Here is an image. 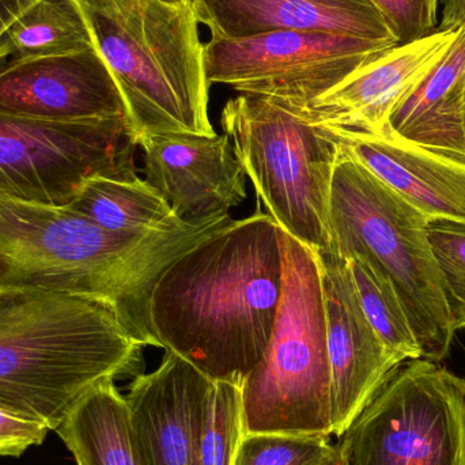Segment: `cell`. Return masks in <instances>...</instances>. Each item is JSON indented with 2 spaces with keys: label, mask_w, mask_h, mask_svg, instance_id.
<instances>
[{
  "label": "cell",
  "mask_w": 465,
  "mask_h": 465,
  "mask_svg": "<svg viewBox=\"0 0 465 465\" xmlns=\"http://www.w3.org/2000/svg\"><path fill=\"white\" fill-rule=\"evenodd\" d=\"M283 286L281 228L260 213L231 221L177 257L150 298L157 347L212 381L242 387L272 336Z\"/></svg>",
  "instance_id": "6da1fadb"
},
{
  "label": "cell",
  "mask_w": 465,
  "mask_h": 465,
  "mask_svg": "<svg viewBox=\"0 0 465 465\" xmlns=\"http://www.w3.org/2000/svg\"><path fill=\"white\" fill-rule=\"evenodd\" d=\"M231 221L223 214L153 231L114 232L70 207L0 196V290L105 301L136 341L157 347L149 306L158 279L177 257Z\"/></svg>",
  "instance_id": "7a4b0ae2"
},
{
  "label": "cell",
  "mask_w": 465,
  "mask_h": 465,
  "mask_svg": "<svg viewBox=\"0 0 465 465\" xmlns=\"http://www.w3.org/2000/svg\"><path fill=\"white\" fill-rule=\"evenodd\" d=\"M142 349L105 301L0 290V409L56 430L98 384L141 374Z\"/></svg>",
  "instance_id": "3957f363"
},
{
  "label": "cell",
  "mask_w": 465,
  "mask_h": 465,
  "mask_svg": "<svg viewBox=\"0 0 465 465\" xmlns=\"http://www.w3.org/2000/svg\"><path fill=\"white\" fill-rule=\"evenodd\" d=\"M78 2L122 93L136 146L163 134L215 135L195 3Z\"/></svg>",
  "instance_id": "277c9868"
},
{
  "label": "cell",
  "mask_w": 465,
  "mask_h": 465,
  "mask_svg": "<svg viewBox=\"0 0 465 465\" xmlns=\"http://www.w3.org/2000/svg\"><path fill=\"white\" fill-rule=\"evenodd\" d=\"M330 212L328 248L341 257H362L390 281L423 360L441 363L450 355L456 330L428 218L341 150Z\"/></svg>",
  "instance_id": "5b68a950"
},
{
  "label": "cell",
  "mask_w": 465,
  "mask_h": 465,
  "mask_svg": "<svg viewBox=\"0 0 465 465\" xmlns=\"http://www.w3.org/2000/svg\"><path fill=\"white\" fill-rule=\"evenodd\" d=\"M283 286L272 336L241 387L245 433L332 436L324 301L316 253L281 229Z\"/></svg>",
  "instance_id": "8992f818"
},
{
  "label": "cell",
  "mask_w": 465,
  "mask_h": 465,
  "mask_svg": "<svg viewBox=\"0 0 465 465\" xmlns=\"http://www.w3.org/2000/svg\"><path fill=\"white\" fill-rule=\"evenodd\" d=\"M221 124L259 202L279 228L311 251L331 242V190L341 154L335 136L259 95L226 103Z\"/></svg>",
  "instance_id": "52a82bcc"
},
{
  "label": "cell",
  "mask_w": 465,
  "mask_h": 465,
  "mask_svg": "<svg viewBox=\"0 0 465 465\" xmlns=\"http://www.w3.org/2000/svg\"><path fill=\"white\" fill-rule=\"evenodd\" d=\"M336 448L344 465H465V380L433 361H406Z\"/></svg>",
  "instance_id": "ba28073f"
},
{
  "label": "cell",
  "mask_w": 465,
  "mask_h": 465,
  "mask_svg": "<svg viewBox=\"0 0 465 465\" xmlns=\"http://www.w3.org/2000/svg\"><path fill=\"white\" fill-rule=\"evenodd\" d=\"M128 117L46 122L0 112V196L67 207L93 177L136 176Z\"/></svg>",
  "instance_id": "9c48e42d"
},
{
  "label": "cell",
  "mask_w": 465,
  "mask_h": 465,
  "mask_svg": "<svg viewBox=\"0 0 465 465\" xmlns=\"http://www.w3.org/2000/svg\"><path fill=\"white\" fill-rule=\"evenodd\" d=\"M350 35L270 32L204 44L209 86L226 84L290 108H306L352 74L392 49Z\"/></svg>",
  "instance_id": "30bf717a"
},
{
  "label": "cell",
  "mask_w": 465,
  "mask_h": 465,
  "mask_svg": "<svg viewBox=\"0 0 465 465\" xmlns=\"http://www.w3.org/2000/svg\"><path fill=\"white\" fill-rule=\"evenodd\" d=\"M316 256L327 328L331 428L332 436L341 437L406 360L369 324L344 260L330 248Z\"/></svg>",
  "instance_id": "8fae6325"
},
{
  "label": "cell",
  "mask_w": 465,
  "mask_h": 465,
  "mask_svg": "<svg viewBox=\"0 0 465 465\" xmlns=\"http://www.w3.org/2000/svg\"><path fill=\"white\" fill-rule=\"evenodd\" d=\"M214 381L174 352L128 388L131 440L139 465H199Z\"/></svg>",
  "instance_id": "7c38bea8"
},
{
  "label": "cell",
  "mask_w": 465,
  "mask_h": 465,
  "mask_svg": "<svg viewBox=\"0 0 465 465\" xmlns=\"http://www.w3.org/2000/svg\"><path fill=\"white\" fill-rule=\"evenodd\" d=\"M0 112L60 123L128 117L119 86L95 48L2 68Z\"/></svg>",
  "instance_id": "4fadbf2b"
},
{
  "label": "cell",
  "mask_w": 465,
  "mask_h": 465,
  "mask_svg": "<svg viewBox=\"0 0 465 465\" xmlns=\"http://www.w3.org/2000/svg\"><path fill=\"white\" fill-rule=\"evenodd\" d=\"M144 180L183 221L229 214L246 201V176L229 136L163 134L139 144Z\"/></svg>",
  "instance_id": "5bb4252c"
},
{
  "label": "cell",
  "mask_w": 465,
  "mask_h": 465,
  "mask_svg": "<svg viewBox=\"0 0 465 465\" xmlns=\"http://www.w3.org/2000/svg\"><path fill=\"white\" fill-rule=\"evenodd\" d=\"M456 37L458 32H436L393 46L306 108L283 106L322 127L380 133L401 98L430 73Z\"/></svg>",
  "instance_id": "9a60e30c"
},
{
  "label": "cell",
  "mask_w": 465,
  "mask_h": 465,
  "mask_svg": "<svg viewBox=\"0 0 465 465\" xmlns=\"http://www.w3.org/2000/svg\"><path fill=\"white\" fill-rule=\"evenodd\" d=\"M327 128L341 152L411 204L429 223L465 228V163L407 141L385 125L363 134Z\"/></svg>",
  "instance_id": "2e32d148"
},
{
  "label": "cell",
  "mask_w": 465,
  "mask_h": 465,
  "mask_svg": "<svg viewBox=\"0 0 465 465\" xmlns=\"http://www.w3.org/2000/svg\"><path fill=\"white\" fill-rule=\"evenodd\" d=\"M212 38L270 32H320L399 45L371 0H196Z\"/></svg>",
  "instance_id": "e0dca14e"
},
{
  "label": "cell",
  "mask_w": 465,
  "mask_h": 465,
  "mask_svg": "<svg viewBox=\"0 0 465 465\" xmlns=\"http://www.w3.org/2000/svg\"><path fill=\"white\" fill-rule=\"evenodd\" d=\"M465 32L401 98L388 125L401 138L465 163Z\"/></svg>",
  "instance_id": "ac0fdd59"
},
{
  "label": "cell",
  "mask_w": 465,
  "mask_h": 465,
  "mask_svg": "<svg viewBox=\"0 0 465 465\" xmlns=\"http://www.w3.org/2000/svg\"><path fill=\"white\" fill-rule=\"evenodd\" d=\"M76 465H139L125 396L114 380L90 391L56 429Z\"/></svg>",
  "instance_id": "d6986e66"
},
{
  "label": "cell",
  "mask_w": 465,
  "mask_h": 465,
  "mask_svg": "<svg viewBox=\"0 0 465 465\" xmlns=\"http://www.w3.org/2000/svg\"><path fill=\"white\" fill-rule=\"evenodd\" d=\"M94 48L78 0H38L0 35V70L24 60Z\"/></svg>",
  "instance_id": "ffe728a7"
},
{
  "label": "cell",
  "mask_w": 465,
  "mask_h": 465,
  "mask_svg": "<svg viewBox=\"0 0 465 465\" xmlns=\"http://www.w3.org/2000/svg\"><path fill=\"white\" fill-rule=\"evenodd\" d=\"M67 207L114 232L153 231L182 221L168 202L138 176L93 177Z\"/></svg>",
  "instance_id": "44dd1931"
},
{
  "label": "cell",
  "mask_w": 465,
  "mask_h": 465,
  "mask_svg": "<svg viewBox=\"0 0 465 465\" xmlns=\"http://www.w3.org/2000/svg\"><path fill=\"white\" fill-rule=\"evenodd\" d=\"M349 268L361 308L382 341L404 360H420L422 349L398 292L385 276L362 257H341Z\"/></svg>",
  "instance_id": "7402d4cb"
},
{
  "label": "cell",
  "mask_w": 465,
  "mask_h": 465,
  "mask_svg": "<svg viewBox=\"0 0 465 465\" xmlns=\"http://www.w3.org/2000/svg\"><path fill=\"white\" fill-rule=\"evenodd\" d=\"M243 434L241 388L231 382L214 381L199 465H234Z\"/></svg>",
  "instance_id": "603a6c76"
},
{
  "label": "cell",
  "mask_w": 465,
  "mask_h": 465,
  "mask_svg": "<svg viewBox=\"0 0 465 465\" xmlns=\"http://www.w3.org/2000/svg\"><path fill=\"white\" fill-rule=\"evenodd\" d=\"M330 437L245 433L234 465H322L335 450Z\"/></svg>",
  "instance_id": "cb8c5ba5"
},
{
  "label": "cell",
  "mask_w": 465,
  "mask_h": 465,
  "mask_svg": "<svg viewBox=\"0 0 465 465\" xmlns=\"http://www.w3.org/2000/svg\"><path fill=\"white\" fill-rule=\"evenodd\" d=\"M429 237L444 278L456 332L465 330V228L448 223L429 225Z\"/></svg>",
  "instance_id": "d4e9b609"
},
{
  "label": "cell",
  "mask_w": 465,
  "mask_h": 465,
  "mask_svg": "<svg viewBox=\"0 0 465 465\" xmlns=\"http://www.w3.org/2000/svg\"><path fill=\"white\" fill-rule=\"evenodd\" d=\"M384 16L399 45L437 32L439 0H371Z\"/></svg>",
  "instance_id": "484cf974"
},
{
  "label": "cell",
  "mask_w": 465,
  "mask_h": 465,
  "mask_svg": "<svg viewBox=\"0 0 465 465\" xmlns=\"http://www.w3.org/2000/svg\"><path fill=\"white\" fill-rule=\"evenodd\" d=\"M48 426L0 409V456L19 458L45 441Z\"/></svg>",
  "instance_id": "4316f807"
},
{
  "label": "cell",
  "mask_w": 465,
  "mask_h": 465,
  "mask_svg": "<svg viewBox=\"0 0 465 465\" xmlns=\"http://www.w3.org/2000/svg\"><path fill=\"white\" fill-rule=\"evenodd\" d=\"M465 32V0H444L437 32Z\"/></svg>",
  "instance_id": "83f0119b"
},
{
  "label": "cell",
  "mask_w": 465,
  "mask_h": 465,
  "mask_svg": "<svg viewBox=\"0 0 465 465\" xmlns=\"http://www.w3.org/2000/svg\"><path fill=\"white\" fill-rule=\"evenodd\" d=\"M38 0H0V35Z\"/></svg>",
  "instance_id": "f1b7e54d"
},
{
  "label": "cell",
  "mask_w": 465,
  "mask_h": 465,
  "mask_svg": "<svg viewBox=\"0 0 465 465\" xmlns=\"http://www.w3.org/2000/svg\"><path fill=\"white\" fill-rule=\"evenodd\" d=\"M322 465H344L343 460H341V455H339L338 448H335L332 455L325 460V463Z\"/></svg>",
  "instance_id": "f546056e"
},
{
  "label": "cell",
  "mask_w": 465,
  "mask_h": 465,
  "mask_svg": "<svg viewBox=\"0 0 465 465\" xmlns=\"http://www.w3.org/2000/svg\"><path fill=\"white\" fill-rule=\"evenodd\" d=\"M165 2H173V3H176V2H193V3H195L196 0H165Z\"/></svg>",
  "instance_id": "4dcf8cb0"
},
{
  "label": "cell",
  "mask_w": 465,
  "mask_h": 465,
  "mask_svg": "<svg viewBox=\"0 0 465 465\" xmlns=\"http://www.w3.org/2000/svg\"><path fill=\"white\" fill-rule=\"evenodd\" d=\"M464 101H465V84H464Z\"/></svg>",
  "instance_id": "1f68e13d"
},
{
  "label": "cell",
  "mask_w": 465,
  "mask_h": 465,
  "mask_svg": "<svg viewBox=\"0 0 465 465\" xmlns=\"http://www.w3.org/2000/svg\"><path fill=\"white\" fill-rule=\"evenodd\" d=\"M464 380H465V377H464Z\"/></svg>",
  "instance_id": "d6a6232c"
}]
</instances>
